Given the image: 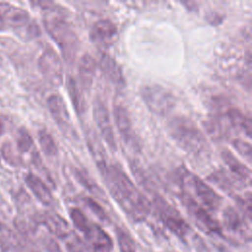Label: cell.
<instances>
[{"label":"cell","mask_w":252,"mask_h":252,"mask_svg":"<svg viewBox=\"0 0 252 252\" xmlns=\"http://www.w3.org/2000/svg\"><path fill=\"white\" fill-rule=\"evenodd\" d=\"M110 194L122 210L134 220H144L151 210L148 199L135 187L133 182L117 164H107L99 171Z\"/></svg>","instance_id":"6da1fadb"},{"label":"cell","mask_w":252,"mask_h":252,"mask_svg":"<svg viewBox=\"0 0 252 252\" xmlns=\"http://www.w3.org/2000/svg\"><path fill=\"white\" fill-rule=\"evenodd\" d=\"M49 9L51 11L45 14L43 19L44 27L49 35L59 46L64 59L68 63H73L79 47L78 36L63 16L50 7Z\"/></svg>","instance_id":"7a4b0ae2"},{"label":"cell","mask_w":252,"mask_h":252,"mask_svg":"<svg viewBox=\"0 0 252 252\" xmlns=\"http://www.w3.org/2000/svg\"><path fill=\"white\" fill-rule=\"evenodd\" d=\"M167 130L178 146L193 156H200L207 150L203 133L195 123L184 116H176L167 124Z\"/></svg>","instance_id":"3957f363"},{"label":"cell","mask_w":252,"mask_h":252,"mask_svg":"<svg viewBox=\"0 0 252 252\" xmlns=\"http://www.w3.org/2000/svg\"><path fill=\"white\" fill-rule=\"evenodd\" d=\"M140 94L149 110L159 116L168 114L176 103L174 95L158 85L150 84L142 86Z\"/></svg>","instance_id":"277c9868"},{"label":"cell","mask_w":252,"mask_h":252,"mask_svg":"<svg viewBox=\"0 0 252 252\" xmlns=\"http://www.w3.org/2000/svg\"><path fill=\"white\" fill-rule=\"evenodd\" d=\"M0 23L24 30L28 37H34L40 33L37 25L31 20L27 11L9 3L0 2Z\"/></svg>","instance_id":"5b68a950"},{"label":"cell","mask_w":252,"mask_h":252,"mask_svg":"<svg viewBox=\"0 0 252 252\" xmlns=\"http://www.w3.org/2000/svg\"><path fill=\"white\" fill-rule=\"evenodd\" d=\"M154 203L164 225L177 237L185 239L190 231V227L179 212L158 194H154Z\"/></svg>","instance_id":"8992f818"},{"label":"cell","mask_w":252,"mask_h":252,"mask_svg":"<svg viewBox=\"0 0 252 252\" xmlns=\"http://www.w3.org/2000/svg\"><path fill=\"white\" fill-rule=\"evenodd\" d=\"M38 67L44 78L53 86H59L62 83L63 67L61 60L55 50L47 47L38 59Z\"/></svg>","instance_id":"52a82bcc"},{"label":"cell","mask_w":252,"mask_h":252,"mask_svg":"<svg viewBox=\"0 0 252 252\" xmlns=\"http://www.w3.org/2000/svg\"><path fill=\"white\" fill-rule=\"evenodd\" d=\"M93 114H94V119L95 121V124L102 136V139L110 148V150L115 152L116 141H115V136H114L113 128L110 121L109 112H108L107 106L101 99L97 98L94 100Z\"/></svg>","instance_id":"ba28073f"},{"label":"cell","mask_w":252,"mask_h":252,"mask_svg":"<svg viewBox=\"0 0 252 252\" xmlns=\"http://www.w3.org/2000/svg\"><path fill=\"white\" fill-rule=\"evenodd\" d=\"M83 234L89 252H111L112 240L98 224L91 221Z\"/></svg>","instance_id":"9c48e42d"},{"label":"cell","mask_w":252,"mask_h":252,"mask_svg":"<svg viewBox=\"0 0 252 252\" xmlns=\"http://www.w3.org/2000/svg\"><path fill=\"white\" fill-rule=\"evenodd\" d=\"M116 36V26L107 19L96 21L90 31V38L92 42L101 47L111 45L114 42Z\"/></svg>","instance_id":"30bf717a"},{"label":"cell","mask_w":252,"mask_h":252,"mask_svg":"<svg viewBox=\"0 0 252 252\" xmlns=\"http://www.w3.org/2000/svg\"><path fill=\"white\" fill-rule=\"evenodd\" d=\"M184 204L195 219L197 224L202 229L206 230L207 232L221 234L220 224L207 212V210L196 204V202L190 197H185Z\"/></svg>","instance_id":"8fae6325"},{"label":"cell","mask_w":252,"mask_h":252,"mask_svg":"<svg viewBox=\"0 0 252 252\" xmlns=\"http://www.w3.org/2000/svg\"><path fill=\"white\" fill-rule=\"evenodd\" d=\"M47 106L58 127L64 132L74 134L69 111L64 99L58 94H52L47 98Z\"/></svg>","instance_id":"7c38bea8"},{"label":"cell","mask_w":252,"mask_h":252,"mask_svg":"<svg viewBox=\"0 0 252 252\" xmlns=\"http://www.w3.org/2000/svg\"><path fill=\"white\" fill-rule=\"evenodd\" d=\"M189 181H191L198 198L207 207V209L211 211L219 209L221 203V198L211 186L193 174H189Z\"/></svg>","instance_id":"4fadbf2b"},{"label":"cell","mask_w":252,"mask_h":252,"mask_svg":"<svg viewBox=\"0 0 252 252\" xmlns=\"http://www.w3.org/2000/svg\"><path fill=\"white\" fill-rule=\"evenodd\" d=\"M98 66L103 76L116 88L122 89L125 86V78L119 64L109 54L102 52L99 55Z\"/></svg>","instance_id":"5bb4252c"},{"label":"cell","mask_w":252,"mask_h":252,"mask_svg":"<svg viewBox=\"0 0 252 252\" xmlns=\"http://www.w3.org/2000/svg\"><path fill=\"white\" fill-rule=\"evenodd\" d=\"M222 222L228 232L238 234L244 240L250 239L249 224H245V220L232 207H227L223 211Z\"/></svg>","instance_id":"9a60e30c"},{"label":"cell","mask_w":252,"mask_h":252,"mask_svg":"<svg viewBox=\"0 0 252 252\" xmlns=\"http://www.w3.org/2000/svg\"><path fill=\"white\" fill-rule=\"evenodd\" d=\"M113 116L122 139L125 141V143L134 145L135 135L132 127L131 118L127 109L121 104H116L113 108Z\"/></svg>","instance_id":"2e32d148"},{"label":"cell","mask_w":252,"mask_h":252,"mask_svg":"<svg viewBox=\"0 0 252 252\" xmlns=\"http://www.w3.org/2000/svg\"><path fill=\"white\" fill-rule=\"evenodd\" d=\"M26 183L33 195L45 206H51L53 204V195L47 185L36 175L28 174L26 176Z\"/></svg>","instance_id":"e0dca14e"},{"label":"cell","mask_w":252,"mask_h":252,"mask_svg":"<svg viewBox=\"0 0 252 252\" xmlns=\"http://www.w3.org/2000/svg\"><path fill=\"white\" fill-rule=\"evenodd\" d=\"M42 223L60 239H66L72 233L68 222L57 214H45L41 218Z\"/></svg>","instance_id":"ac0fdd59"},{"label":"cell","mask_w":252,"mask_h":252,"mask_svg":"<svg viewBox=\"0 0 252 252\" xmlns=\"http://www.w3.org/2000/svg\"><path fill=\"white\" fill-rule=\"evenodd\" d=\"M96 63L94 59L90 54H84L78 65L79 70V79L80 83L85 89H89L92 86L93 79L95 74Z\"/></svg>","instance_id":"d6986e66"},{"label":"cell","mask_w":252,"mask_h":252,"mask_svg":"<svg viewBox=\"0 0 252 252\" xmlns=\"http://www.w3.org/2000/svg\"><path fill=\"white\" fill-rule=\"evenodd\" d=\"M221 158L223 161L227 164L229 169L241 180L250 184L251 173L247 166H245L235 156L228 150H223L221 152Z\"/></svg>","instance_id":"ffe728a7"},{"label":"cell","mask_w":252,"mask_h":252,"mask_svg":"<svg viewBox=\"0 0 252 252\" xmlns=\"http://www.w3.org/2000/svg\"><path fill=\"white\" fill-rule=\"evenodd\" d=\"M86 137H87V143H88L90 152L92 153L94 159L96 162L98 170L101 171L108 164L107 159H106L105 151L103 150V147L101 146L100 141L98 140L96 135H94V133L91 130L86 132Z\"/></svg>","instance_id":"44dd1931"},{"label":"cell","mask_w":252,"mask_h":252,"mask_svg":"<svg viewBox=\"0 0 252 252\" xmlns=\"http://www.w3.org/2000/svg\"><path fill=\"white\" fill-rule=\"evenodd\" d=\"M66 88L69 94V97L71 99V102L78 114H83L86 109V103L84 95L78 87L77 82L73 77L68 76L66 80Z\"/></svg>","instance_id":"7402d4cb"},{"label":"cell","mask_w":252,"mask_h":252,"mask_svg":"<svg viewBox=\"0 0 252 252\" xmlns=\"http://www.w3.org/2000/svg\"><path fill=\"white\" fill-rule=\"evenodd\" d=\"M226 116L233 127L242 131L247 137H251V121L242 112L235 108H229L226 111Z\"/></svg>","instance_id":"603a6c76"},{"label":"cell","mask_w":252,"mask_h":252,"mask_svg":"<svg viewBox=\"0 0 252 252\" xmlns=\"http://www.w3.org/2000/svg\"><path fill=\"white\" fill-rule=\"evenodd\" d=\"M74 175L76 177V179L78 180V182H80L84 187H86L92 194H94V196H96L97 198L100 199H104V194L101 191V189L98 187V185L94 182V180L84 171L75 168L74 169Z\"/></svg>","instance_id":"cb8c5ba5"},{"label":"cell","mask_w":252,"mask_h":252,"mask_svg":"<svg viewBox=\"0 0 252 252\" xmlns=\"http://www.w3.org/2000/svg\"><path fill=\"white\" fill-rule=\"evenodd\" d=\"M115 233L120 252H136V243L134 238L126 229L116 227Z\"/></svg>","instance_id":"d4e9b609"},{"label":"cell","mask_w":252,"mask_h":252,"mask_svg":"<svg viewBox=\"0 0 252 252\" xmlns=\"http://www.w3.org/2000/svg\"><path fill=\"white\" fill-rule=\"evenodd\" d=\"M38 142L42 152L49 157H53L57 154L58 148L53 137L45 130H41L38 133Z\"/></svg>","instance_id":"484cf974"},{"label":"cell","mask_w":252,"mask_h":252,"mask_svg":"<svg viewBox=\"0 0 252 252\" xmlns=\"http://www.w3.org/2000/svg\"><path fill=\"white\" fill-rule=\"evenodd\" d=\"M70 218L72 220L75 227L80 230L82 233L87 229L91 220L86 217V215L78 208H72L70 210Z\"/></svg>","instance_id":"4316f807"},{"label":"cell","mask_w":252,"mask_h":252,"mask_svg":"<svg viewBox=\"0 0 252 252\" xmlns=\"http://www.w3.org/2000/svg\"><path fill=\"white\" fill-rule=\"evenodd\" d=\"M84 204L92 211L93 214H94L96 216L97 219H99L101 221L105 222V221H108V216L107 214L105 213V211L103 210V208L98 204L96 203L93 198H90V197H85L84 198Z\"/></svg>","instance_id":"83f0119b"},{"label":"cell","mask_w":252,"mask_h":252,"mask_svg":"<svg viewBox=\"0 0 252 252\" xmlns=\"http://www.w3.org/2000/svg\"><path fill=\"white\" fill-rule=\"evenodd\" d=\"M66 239L67 252H89L86 244L73 232Z\"/></svg>","instance_id":"f1b7e54d"},{"label":"cell","mask_w":252,"mask_h":252,"mask_svg":"<svg viewBox=\"0 0 252 252\" xmlns=\"http://www.w3.org/2000/svg\"><path fill=\"white\" fill-rule=\"evenodd\" d=\"M17 146L19 151L21 152H28L31 147L32 146V139L30 135V133L25 129L22 128L18 132L17 137Z\"/></svg>","instance_id":"f546056e"},{"label":"cell","mask_w":252,"mask_h":252,"mask_svg":"<svg viewBox=\"0 0 252 252\" xmlns=\"http://www.w3.org/2000/svg\"><path fill=\"white\" fill-rule=\"evenodd\" d=\"M212 180L221 187L223 190H231L232 188V182L230 181V178L224 173V172H216L212 176Z\"/></svg>","instance_id":"4dcf8cb0"},{"label":"cell","mask_w":252,"mask_h":252,"mask_svg":"<svg viewBox=\"0 0 252 252\" xmlns=\"http://www.w3.org/2000/svg\"><path fill=\"white\" fill-rule=\"evenodd\" d=\"M233 147L237 150L238 153H240L243 157H245L248 160L251 158V146L248 142H245L239 138H236L232 141Z\"/></svg>","instance_id":"1f68e13d"},{"label":"cell","mask_w":252,"mask_h":252,"mask_svg":"<svg viewBox=\"0 0 252 252\" xmlns=\"http://www.w3.org/2000/svg\"><path fill=\"white\" fill-rule=\"evenodd\" d=\"M45 249H46V252H62L59 244L57 243V241L54 239V238H47L45 240Z\"/></svg>","instance_id":"d6a6232c"},{"label":"cell","mask_w":252,"mask_h":252,"mask_svg":"<svg viewBox=\"0 0 252 252\" xmlns=\"http://www.w3.org/2000/svg\"><path fill=\"white\" fill-rule=\"evenodd\" d=\"M2 154H3V157L5 158V159L10 162V163H15L16 161V158H15V155L13 154L12 152V149H11V146L9 144H5L3 147H2Z\"/></svg>","instance_id":"836d02e7"},{"label":"cell","mask_w":252,"mask_h":252,"mask_svg":"<svg viewBox=\"0 0 252 252\" xmlns=\"http://www.w3.org/2000/svg\"><path fill=\"white\" fill-rule=\"evenodd\" d=\"M3 252H17V250L13 245H10V246L7 245V246H5V249Z\"/></svg>","instance_id":"e575fe53"},{"label":"cell","mask_w":252,"mask_h":252,"mask_svg":"<svg viewBox=\"0 0 252 252\" xmlns=\"http://www.w3.org/2000/svg\"><path fill=\"white\" fill-rule=\"evenodd\" d=\"M2 132H3V123H2V121L0 120V135L2 134Z\"/></svg>","instance_id":"d590c367"}]
</instances>
